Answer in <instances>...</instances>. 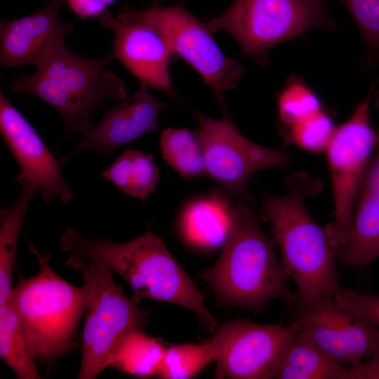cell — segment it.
<instances>
[{"mask_svg": "<svg viewBox=\"0 0 379 379\" xmlns=\"http://www.w3.org/2000/svg\"><path fill=\"white\" fill-rule=\"evenodd\" d=\"M69 8L83 18L102 15L107 6L103 0H67Z\"/></svg>", "mask_w": 379, "mask_h": 379, "instance_id": "obj_31", "label": "cell"}, {"mask_svg": "<svg viewBox=\"0 0 379 379\" xmlns=\"http://www.w3.org/2000/svg\"><path fill=\"white\" fill-rule=\"evenodd\" d=\"M211 361L208 345L185 344L166 348L159 376L165 379H187L197 375Z\"/></svg>", "mask_w": 379, "mask_h": 379, "instance_id": "obj_26", "label": "cell"}, {"mask_svg": "<svg viewBox=\"0 0 379 379\" xmlns=\"http://www.w3.org/2000/svg\"><path fill=\"white\" fill-rule=\"evenodd\" d=\"M147 86L141 82L134 94L107 110L98 124L81 133L76 149L62 161L81 151L107 157L118 147L157 130L159 116L169 106L154 98Z\"/></svg>", "mask_w": 379, "mask_h": 379, "instance_id": "obj_16", "label": "cell"}, {"mask_svg": "<svg viewBox=\"0 0 379 379\" xmlns=\"http://www.w3.org/2000/svg\"><path fill=\"white\" fill-rule=\"evenodd\" d=\"M197 132L201 142L206 175L228 196L239 200L249 197L246 184L255 172L286 168L291 155L255 143L241 134L224 113L215 119L195 113Z\"/></svg>", "mask_w": 379, "mask_h": 379, "instance_id": "obj_11", "label": "cell"}, {"mask_svg": "<svg viewBox=\"0 0 379 379\" xmlns=\"http://www.w3.org/2000/svg\"><path fill=\"white\" fill-rule=\"evenodd\" d=\"M166 347L159 340L137 330L128 333L121 343L110 366L138 377L158 375Z\"/></svg>", "mask_w": 379, "mask_h": 379, "instance_id": "obj_23", "label": "cell"}, {"mask_svg": "<svg viewBox=\"0 0 379 379\" xmlns=\"http://www.w3.org/2000/svg\"><path fill=\"white\" fill-rule=\"evenodd\" d=\"M102 176L124 194L145 200L154 192L160 173L152 154L128 149L102 172Z\"/></svg>", "mask_w": 379, "mask_h": 379, "instance_id": "obj_21", "label": "cell"}, {"mask_svg": "<svg viewBox=\"0 0 379 379\" xmlns=\"http://www.w3.org/2000/svg\"><path fill=\"white\" fill-rule=\"evenodd\" d=\"M114 54L88 58L71 51L65 44L32 74L14 79V93H30L52 106L65 121L64 137L74 132L83 133L92 124L91 115L107 99L117 102L127 97L124 82L107 65Z\"/></svg>", "mask_w": 379, "mask_h": 379, "instance_id": "obj_4", "label": "cell"}, {"mask_svg": "<svg viewBox=\"0 0 379 379\" xmlns=\"http://www.w3.org/2000/svg\"><path fill=\"white\" fill-rule=\"evenodd\" d=\"M301 328L297 319L288 326L236 320L217 327L205 342L217 365L215 378H275L287 347Z\"/></svg>", "mask_w": 379, "mask_h": 379, "instance_id": "obj_10", "label": "cell"}, {"mask_svg": "<svg viewBox=\"0 0 379 379\" xmlns=\"http://www.w3.org/2000/svg\"><path fill=\"white\" fill-rule=\"evenodd\" d=\"M39 271L13 287L8 300L24 328L36 361L49 364L74 347L80 319L85 313L87 288L74 286L57 274L49 265L51 253L41 255L29 244Z\"/></svg>", "mask_w": 379, "mask_h": 379, "instance_id": "obj_5", "label": "cell"}, {"mask_svg": "<svg viewBox=\"0 0 379 379\" xmlns=\"http://www.w3.org/2000/svg\"><path fill=\"white\" fill-rule=\"evenodd\" d=\"M280 130L322 111L319 99L304 83L289 82L277 96Z\"/></svg>", "mask_w": 379, "mask_h": 379, "instance_id": "obj_25", "label": "cell"}, {"mask_svg": "<svg viewBox=\"0 0 379 379\" xmlns=\"http://www.w3.org/2000/svg\"><path fill=\"white\" fill-rule=\"evenodd\" d=\"M107 5L112 4L115 0H103Z\"/></svg>", "mask_w": 379, "mask_h": 379, "instance_id": "obj_33", "label": "cell"}, {"mask_svg": "<svg viewBox=\"0 0 379 379\" xmlns=\"http://www.w3.org/2000/svg\"><path fill=\"white\" fill-rule=\"evenodd\" d=\"M231 205L218 191L188 203L180 220L184 238L202 248L222 246L230 229Z\"/></svg>", "mask_w": 379, "mask_h": 379, "instance_id": "obj_18", "label": "cell"}, {"mask_svg": "<svg viewBox=\"0 0 379 379\" xmlns=\"http://www.w3.org/2000/svg\"><path fill=\"white\" fill-rule=\"evenodd\" d=\"M159 146L164 160L183 178L206 175L204 149L197 131L166 128L161 132Z\"/></svg>", "mask_w": 379, "mask_h": 379, "instance_id": "obj_24", "label": "cell"}, {"mask_svg": "<svg viewBox=\"0 0 379 379\" xmlns=\"http://www.w3.org/2000/svg\"><path fill=\"white\" fill-rule=\"evenodd\" d=\"M18 182L21 192L18 199L8 208H1L0 212V305L8 300L13 289L20 234L29 205L38 192L36 187L27 181Z\"/></svg>", "mask_w": 379, "mask_h": 379, "instance_id": "obj_20", "label": "cell"}, {"mask_svg": "<svg viewBox=\"0 0 379 379\" xmlns=\"http://www.w3.org/2000/svg\"><path fill=\"white\" fill-rule=\"evenodd\" d=\"M347 379H379V348L366 361L350 365Z\"/></svg>", "mask_w": 379, "mask_h": 379, "instance_id": "obj_30", "label": "cell"}, {"mask_svg": "<svg viewBox=\"0 0 379 379\" xmlns=\"http://www.w3.org/2000/svg\"><path fill=\"white\" fill-rule=\"evenodd\" d=\"M300 331L341 364L354 365L369 359L379 348V329L368 319L345 307L334 296L310 302L298 296L289 304Z\"/></svg>", "mask_w": 379, "mask_h": 379, "instance_id": "obj_12", "label": "cell"}, {"mask_svg": "<svg viewBox=\"0 0 379 379\" xmlns=\"http://www.w3.org/2000/svg\"><path fill=\"white\" fill-rule=\"evenodd\" d=\"M331 117L323 111L280 130L284 139L310 152H325L335 131Z\"/></svg>", "mask_w": 379, "mask_h": 379, "instance_id": "obj_27", "label": "cell"}, {"mask_svg": "<svg viewBox=\"0 0 379 379\" xmlns=\"http://www.w3.org/2000/svg\"><path fill=\"white\" fill-rule=\"evenodd\" d=\"M66 265L81 273L87 288L78 378L94 379L110 366L124 338L143 330L149 312L125 295L102 263L68 258Z\"/></svg>", "mask_w": 379, "mask_h": 379, "instance_id": "obj_6", "label": "cell"}, {"mask_svg": "<svg viewBox=\"0 0 379 379\" xmlns=\"http://www.w3.org/2000/svg\"><path fill=\"white\" fill-rule=\"evenodd\" d=\"M99 22L112 31L113 54L133 76L147 86L175 95L169 73L173 54L158 30L122 11L114 16L105 11Z\"/></svg>", "mask_w": 379, "mask_h": 379, "instance_id": "obj_14", "label": "cell"}, {"mask_svg": "<svg viewBox=\"0 0 379 379\" xmlns=\"http://www.w3.org/2000/svg\"><path fill=\"white\" fill-rule=\"evenodd\" d=\"M275 378L347 379V368L300 331L287 347Z\"/></svg>", "mask_w": 379, "mask_h": 379, "instance_id": "obj_19", "label": "cell"}, {"mask_svg": "<svg viewBox=\"0 0 379 379\" xmlns=\"http://www.w3.org/2000/svg\"><path fill=\"white\" fill-rule=\"evenodd\" d=\"M59 246L69 258L98 261L121 276L130 286L135 302L152 299L175 304L194 312L207 331L218 327L201 291L150 228L133 240L114 243L85 238L70 227L60 238Z\"/></svg>", "mask_w": 379, "mask_h": 379, "instance_id": "obj_1", "label": "cell"}, {"mask_svg": "<svg viewBox=\"0 0 379 379\" xmlns=\"http://www.w3.org/2000/svg\"><path fill=\"white\" fill-rule=\"evenodd\" d=\"M231 225L216 262L201 274L223 304L253 312L280 298L288 304L297 293L288 286V274L272 241L247 205H231Z\"/></svg>", "mask_w": 379, "mask_h": 379, "instance_id": "obj_3", "label": "cell"}, {"mask_svg": "<svg viewBox=\"0 0 379 379\" xmlns=\"http://www.w3.org/2000/svg\"><path fill=\"white\" fill-rule=\"evenodd\" d=\"M373 100H374L375 107L379 112V90L374 91Z\"/></svg>", "mask_w": 379, "mask_h": 379, "instance_id": "obj_32", "label": "cell"}, {"mask_svg": "<svg viewBox=\"0 0 379 379\" xmlns=\"http://www.w3.org/2000/svg\"><path fill=\"white\" fill-rule=\"evenodd\" d=\"M348 10L361 33L367 65L379 62V0H339Z\"/></svg>", "mask_w": 379, "mask_h": 379, "instance_id": "obj_28", "label": "cell"}, {"mask_svg": "<svg viewBox=\"0 0 379 379\" xmlns=\"http://www.w3.org/2000/svg\"><path fill=\"white\" fill-rule=\"evenodd\" d=\"M376 88L377 82L373 81L366 96L348 119L335 128L324 152L335 208V221L326 234L335 249L346 240L361 183L372 152L379 142V134L370 121V108Z\"/></svg>", "mask_w": 379, "mask_h": 379, "instance_id": "obj_8", "label": "cell"}, {"mask_svg": "<svg viewBox=\"0 0 379 379\" xmlns=\"http://www.w3.org/2000/svg\"><path fill=\"white\" fill-rule=\"evenodd\" d=\"M334 297L345 307L368 319L379 329V295L340 287Z\"/></svg>", "mask_w": 379, "mask_h": 379, "instance_id": "obj_29", "label": "cell"}, {"mask_svg": "<svg viewBox=\"0 0 379 379\" xmlns=\"http://www.w3.org/2000/svg\"><path fill=\"white\" fill-rule=\"evenodd\" d=\"M286 183V195L267 194L262 202V212L272 224L282 264L295 282L301 302L335 296L340 288L335 250L305 204L307 197L320 192L322 183L303 171L288 176Z\"/></svg>", "mask_w": 379, "mask_h": 379, "instance_id": "obj_2", "label": "cell"}, {"mask_svg": "<svg viewBox=\"0 0 379 379\" xmlns=\"http://www.w3.org/2000/svg\"><path fill=\"white\" fill-rule=\"evenodd\" d=\"M0 130L18 163L17 180L34 185L43 201L70 202L73 193L62 176L59 161L34 127L2 93L0 94Z\"/></svg>", "mask_w": 379, "mask_h": 379, "instance_id": "obj_13", "label": "cell"}, {"mask_svg": "<svg viewBox=\"0 0 379 379\" xmlns=\"http://www.w3.org/2000/svg\"><path fill=\"white\" fill-rule=\"evenodd\" d=\"M0 357L17 378H41L20 318L8 300L0 305Z\"/></svg>", "mask_w": 379, "mask_h": 379, "instance_id": "obj_22", "label": "cell"}, {"mask_svg": "<svg viewBox=\"0 0 379 379\" xmlns=\"http://www.w3.org/2000/svg\"><path fill=\"white\" fill-rule=\"evenodd\" d=\"M206 25L211 33L227 32L244 54L258 56L306 31L333 24L325 0H234Z\"/></svg>", "mask_w": 379, "mask_h": 379, "instance_id": "obj_7", "label": "cell"}, {"mask_svg": "<svg viewBox=\"0 0 379 379\" xmlns=\"http://www.w3.org/2000/svg\"><path fill=\"white\" fill-rule=\"evenodd\" d=\"M122 12L158 30L173 54L201 76L225 107L222 93L236 87L244 69L237 60L223 54L206 24L199 21L182 4L154 6L143 11L128 8Z\"/></svg>", "mask_w": 379, "mask_h": 379, "instance_id": "obj_9", "label": "cell"}, {"mask_svg": "<svg viewBox=\"0 0 379 379\" xmlns=\"http://www.w3.org/2000/svg\"><path fill=\"white\" fill-rule=\"evenodd\" d=\"M159 1H160V0H153L154 4H157Z\"/></svg>", "mask_w": 379, "mask_h": 379, "instance_id": "obj_34", "label": "cell"}, {"mask_svg": "<svg viewBox=\"0 0 379 379\" xmlns=\"http://www.w3.org/2000/svg\"><path fill=\"white\" fill-rule=\"evenodd\" d=\"M67 0H50L46 6L29 15L1 20L0 64L5 67L34 65L41 67L65 44L73 29L69 22H62L58 11Z\"/></svg>", "mask_w": 379, "mask_h": 379, "instance_id": "obj_15", "label": "cell"}, {"mask_svg": "<svg viewBox=\"0 0 379 379\" xmlns=\"http://www.w3.org/2000/svg\"><path fill=\"white\" fill-rule=\"evenodd\" d=\"M356 201L346 240L335 253L344 264L359 268L379 258V149L368 166Z\"/></svg>", "mask_w": 379, "mask_h": 379, "instance_id": "obj_17", "label": "cell"}]
</instances>
